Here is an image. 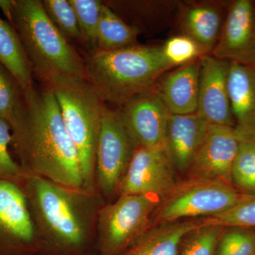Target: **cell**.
<instances>
[{
  "mask_svg": "<svg viewBox=\"0 0 255 255\" xmlns=\"http://www.w3.org/2000/svg\"><path fill=\"white\" fill-rule=\"evenodd\" d=\"M41 4L50 21L67 39L83 43L76 14L69 0H43Z\"/></svg>",
  "mask_w": 255,
  "mask_h": 255,
  "instance_id": "obj_27",
  "label": "cell"
},
{
  "mask_svg": "<svg viewBox=\"0 0 255 255\" xmlns=\"http://www.w3.org/2000/svg\"><path fill=\"white\" fill-rule=\"evenodd\" d=\"M22 95L17 80L0 63V118L11 122Z\"/></svg>",
  "mask_w": 255,
  "mask_h": 255,
  "instance_id": "obj_30",
  "label": "cell"
},
{
  "mask_svg": "<svg viewBox=\"0 0 255 255\" xmlns=\"http://www.w3.org/2000/svg\"><path fill=\"white\" fill-rule=\"evenodd\" d=\"M200 219L201 226L255 229V195L245 196L237 205L222 214Z\"/></svg>",
  "mask_w": 255,
  "mask_h": 255,
  "instance_id": "obj_25",
  "label": "cell"
},
{
  "mask_svg": "<svg viewBox=\"0 0 255 255\" xmlns=\"http://www.w3.org/2000/svg\"><path fill=\"white\" fill-rule=\"evenodd\" d=\"M225 227L200 226L183 238L177 255H216Z\"/></svg>",
  "mask_w": 255,
  "mask_h": 255,
  "instance_id": "obj_24",
  "label": "cell"
},
{
  "mask_svg": "<svg viewBox=\"0 0 255 255\" xmlns=\"http://www.w3.org/2000/svg\"><path fill=\"white\" fill-rule=\"evenodd\" d=\"M85 80L107 105L118 108L157 86L174 67L162 46L135 45L110 51L92 50L84 58Z\"/></svg>",
  "mask_w": 255,
  "mask_h": 255,
  "instance_id": "obj_3",
  "label": "cell"
},
{
  "mask_svg": "<svg viewBox=\"0 0 255 255\" xmlns=\"http://www.w3.org/2000/svg\"><path fill=\"white\" fill-rule=\"evenodd\" d=\"M210 124L197 114L169 116L165 147L177 173L185 177Z\"/></svg>",
  "mask_w": 255,
  "mask_h": 255,
  "instance_id": "obj_15",
  "label": "cell"
},
{
  "mask_svg": "<svg viewBox=\"0 0 255 255\" xmlns=\"http://www.w3.org/2000/svg\"><path fill=\"white\" fill-rule=\"evenodd\" d=\"M22 188L38 241V255H91L96 252L97 193L74 189L28 174Z\"/></svg>",
  "mask_w": 255,
  "mask_h": 255,
  "instance_id": "obj_2",
  "label": "cell"
},
{
  "mask_svg": "<svg viewBox=\"0 0 255 255\" xmlns=\"http://www.w3.org/2000/svg\"><path fill=\"white\" fill-rule=\"evenodd\" d=\"M177 173L165 145L137 146L121 184L119 196H152L161 200L177 184Z\"/></svg>",
  "mask_w": 255,
  "mask_h": 255,
  "instance_id": "obj_10",
  "label": "cell"
},
{
  "mask_svg": "<svg viewBox=\"0 0 255 255\" xmlns=\"http://www.w3.org/2000/svg\"><path fill=\"white\" fill-rule=\"evenodd\" d=\"M162 50L166 58L173 66H182L204 55L194 40L183 34L169 38L162 46Z\"/></svg>",
  "mask_w": 255,
  "mask_h": 255,
  "instance_id": "obj_31",
  "label": "cell"
},
{
  "mask_svg": "<svg viewBox=\"0 0 255 255\" xmlns=\"http://www.w3.org/2000/svg\"><path fill=\"white\" fill-rule=\"evenodd\" d=\"M140 31L126 22L103 1L95 50L110 51L135 46Z\"/></svg>",
  "mask_w": 255,
  "mask_h": 255,
  "instance_id": "obj_21",
  "label": "cell"
},
{
  "mask_svg": "<svg viewBox=\"0 0 255 255\" xmlns=\"http://www.w3.org/2000/svg\"><path fill=\"white\" fill-rule=\"evenodd\" d=\"M11 128L6 119L0 118V180L8 181L21 187L27 174L11 153Z\"/></svg>",
  "mask_w": 255,
  "mask_h": 255,
  "instance_id": "obj_28",
  "label": "cell"
},
{
  "mask_svg": "<svg viewBox=\"0 0 255 255\" xmlns=\"http://www.w3.org/2000/svg\"><path fill=\"white\" fill-rule=\"evenodd\" d=\"M73 6L83 43L90 48V51L97 48V29L102 13L103 1L100 0H69Z\"/></svg>",
  "mask_w": 255,
  "mask_h": 255,
  "instance_id": "obj_26",
  "label": "cell"
},
{
  "mask_svg": "<svg viewBox=\"0 0 255 255\" xmlns=\"http://www.w3.org/2000/svg\"><path fill=\"white\" fill-rule=\"evenodd\" d=\"M0 63L14 75L23 90L33 83V74L14 27L0 18Z\"/></svg>",
  "mask_w": 255,
  "mask_h": 255,
  "instance_id": "obj_20",
  "label": "cell"
},
{
  "mask_svg": "<svg viewBox=\"0 0 255 255\" xmlns=\"http://www.w3.org/2000/svg\"><path fill=\"white\" fill-rule=\"evenodd\" d=\"M200 226V219L154 225L122 255H177L184 236Z\"/></svg>",
  "mask_w": 255,
  "mask_h": 255,
  "instance_id": "obj_19",
  "label": "cell"
},
{
  "mask_svg": "<svg viewBox=\"0 0 255 255\" xmlns=\"http://www.w3.org/2000/svg\"><path fill=\"white\" fill-rule=\"evenodd\" d=\"M34 223L22 188L0 180V255H38Z\"/></svg>",
  "mask_w": 255,
  "mask_h": 255,
  "instance_id": "obj_9",
  "label": "cell"
},
{
  "mask_svg": "<svg viewBox=\"0 0 255 255\" xmlns=\"http://www.w3.org/2000/svg\"><path fill=\"white\" fill-rule=\"evenodd\" d=\"M8 22L21 40L33 75L43 83L60 77L85 79L84 58L55 27L38 0H12Z\"/></svg>",
  "mask_w": 255,
  "mask_h": 255,
  "instance_id": "obj_4",
  "label": "cell"
},
{
  "mask_svg": "<svg viewBox=\"0 0 255 255\" xmlns=\"http://www.w3.org/2000/svg\"><path fill=\"white\" fill-rule=\"evenodd\" d=\"M229 62L210 54L199 58L196 114L211 125L236 127L228 90Z\"/></svg>",
  "mask_w": 255,
  "mask_h": 255,
  "instance_id": "obj_13",
  "label": "cell"
},
{
  "mask_svg": "<svg viewBox=\"0 0 255 255\" xmlns=\"http://www.w3.org/2000/svg\"><path fill=\"white\" fill-rule=\"evenodd\" d=\"M45 85L54 94L65 129L78 152L84 189L97 193L96 150L106 104L85 79L60 77Z\"/></svg>",
  "mask_w": 255,
  "mask_h": 255,
  "instance_id": "obj_5",
  "label": "cell"
},
{
  "mask_svg": "<svg viewBox=\"0 0 255 255\" xmlns=\"http://www.w3.org/2000/svg\"><path fill=\"white\" fill-rule=\"evenodd\" d=\"M160 199L121 195L101 207L97 223V255H122L152 226Z\"/></svg>",
  "mask_w": 255,
  "mask_h": 255,
  "instance_id": "obj_7",
  "label": "cell"
},
{
  "mask_svg": "<svg viewBox=\"0 0 255 255\" xmlns=\"http://www.w3.org/2000/svg\"><path fill=\"white\" fill-rule=\"evenodd\" d=\"M199 58L179 67L157 84L159 95L171 114L187 115L197 111Z\"/></svg>",
  "mask_w": 255,
  "mask_h": 255,
  "instance_id": "obj_18",
  "label": "cell"
},
{
  "mask_svg": "<svg viewBox=\"0 0 255 255\" xmlns=\"http://www.w3.org/2000/svg\"><path fill=\"white\" fill-rule=\"evenodd\" d=\"M119 109L137 145H165L170 113L157 86L134 97Z\"/></svg>",
  "mask_w": 255,
  "mask_h": 255,
  "instance_id": "obj_14",
  "label": "cell"
},
{
  "mask_svg": "<svg viewBox=\"0 0 255 255\" xmlns=\"http://www.w3.org/2000/svg\"><path fill=\"white\" fill-rule=\"evenodd\" d=\"M240 141L241 135L236 128L210 124L184 177L211 179L232 185L231 171Z\"/></svg>",
  "mask_w": 255,
  "mask_h": 255,
  "instance_id": "obj_12",
  "label": "cell"
},
{
  "mask_svg": "<svg viewBox=\"0 0 255 255\" xmlns=\"http://www.w3.org/2000/svg\"><path fill=\"white\" fill-rule=\"evenodd\" d=\"M245 196L224 182L184 177L159 201L152 226L222 214L237 205Z\"/></svg>",
  "mask_w": 255,
  "mask_h": 255,
  "instance_id": "obj_6",
  "label": "cell"
},
{
  "mask_svg": "<svg viewBox=\"0 0 255 255\" xmlns=\"http://www.w3.org/2000/svg\"><path fill=\"white\" fill-rule=\"evenodd\" d=\"M210 55L229 63L255 66V3L237 0L230 4L219 40Z\"/></svg>",
  "mask_w": 255,
  "mask_h": 255,
  "instance_id": "obj_11",
  "label": "cell"
},
{
  "mask_svg": "<svg viewBox=\"0 0 255 255\" xmlns=\"http://www.w3.org/2000/svg\"><path fill=\"white\" fill-rule=\"evenodd\" d=\"M114 12L120 16L124 14L130 21L128 22L139 31L142 26L153 18L156 21L164 22V20L170 19V14L179 8L177 1H105ZM141 33V32H140Z\"/></svg>",
  "mask_w": 255,
  "mask_h": 255,
  "instance_id": "obj_22",
  "label": "cell"
},
{
  "mask_svg": "<svg viewBox=\"0 0 255 255\" xmlns=\"http://www.w3.org/2000/svg\"><path fill=\"white\" fill-rule=\"evenodd\" d=\"M216 255H255V229L225 227Z\"/></svg>",
  "mask_w": 255,
  "mask_h": 255,
  "instance_id": "obj_29",
  "label": "cell"
},
{
  "mask_svg": "<svg viewBox=\"0 0 255 255\" xmlns=\"http://www.w3.org/2000/svg\"><path fill=\"white\" fill-rule=\"evenodd\" d=\"M231 179L233 187L241 194L255 195V137L241 135L237 155L233 164Z\"/></svg>",
  "mask_w": 255,
  "mask_h": 255,
  "instance_id": "obj_23",
  "label": "cell"
},
{
  "mask_svg": "<svg viewBox=\"0 0 255 255\" xmlns=\"http://www.w3.org/2000/svg\"><path fill=\"white\" fill-rule=\"evenodd\" d=\"M222 3H179L178 13L182 34L197 43L203 54H211L226 19Z\"/></svg>",
  "mask_w": 255,
  "mask_h": 255,
  "instance_id": "obj_16",
  "label": "cell"
},
{
  "mask_svg": "<svg viewBox=\"0 0 255 255\" xmlns=\"http://www.w3.org/2000/svg\"><path fill=\"white\" fill-rule=\"evenodd\" d=\"M9 124L14 157L25 173L84 189L78 152L49 87L33 82L23 90Z\"/></svg>",
  "mask_w": 255,
  "mask_h": 255,
  "instance_id": "obj_1",
  "label": "cell"
},
{
  "mask_svg": "<svg viewBox=\"0 0 255 255\" xmlns=\"http://www.w3.org/2000/svg\"><path fill=\"white\" fill-rule=\"evenodd\" d=\"M137 144L119 109L106 105L96 150V192L102 200L112 202L127 173Z\"/></svg>",
  "mask_w": 255,
  "mask_h": 255,
  "instance_id": "obj_8",
  "label": "cell"
},
{
  "mask_svg": "<svg viewBox=\"0 0 255 255\" xmlns=\"http://www.w3.org/2000/svg\"><path fill=\"white\" fill-rule=\"evenodd\" d=\"M228 90L238 133L255 137V66L230 63Z\"/></svg>",
  "mask_w": 255,
  "mask_h": 255,
  "instance_id": "obj_17",
  "label": "cell"
}]
</instances>
